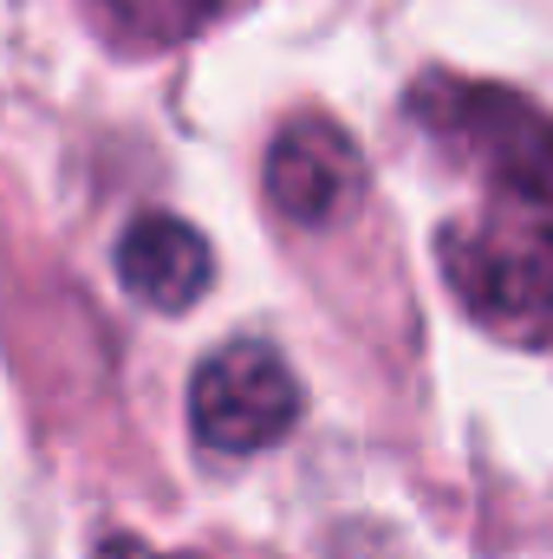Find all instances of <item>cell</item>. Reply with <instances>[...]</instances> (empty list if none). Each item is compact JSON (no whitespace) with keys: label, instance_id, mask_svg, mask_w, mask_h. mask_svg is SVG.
Masks as SVG:
<instances>
[{"label":"cell","instance_id":"1","mask_svg":"<svg viewBox=\"0 0 553 559\" xmlns=\"http://www.w3.org/2000/svg\"><path fill=\"white\" fill-rule=\"evenodd\" d=\"M515 215H469L443 228L436 254L456 299L515 338H553V209L508 195Z\"/></svg>","mask_w":553,"mask_h":559},{"label":"cell","instance_id":"2","mask_svg":"<svg viewBox=\"0 0 553 559\" xmlns=\"http://www.w3.org/2000/svg\"><path fill=\"white\" fill-rule=\"evenodd\" d=\"M411 105L416 118H430L436 138H449L462 156H475L502 195L553 209V118H541L528 98L462 85V79H423Z\"/></svg>","mask_w":553,"mask_h":559},{"label":"cell","instance_id":"3","mask_svg":"<svg viewBox=\"0 0 553 559\" xmlns=\"http://www.w3.org/2000/svg\"><path fill=\"white\" fill-rule=\"evenodd\" d=\"M299 423V378L274 345L235 338L202 358L189 384V429L215 455H261Z\"/></svg>","mask_w":553,"mask_h":559},{"label":"cell","instance_id":"4","mask_svg":"<svg viewBox=\"0 0 553 559\" xmlns=\"http://www.w3.org/2000/svg\"><path fill=\"white\" fill-rule=\"evenodd\" d=\"M268 195L286 222L299 228H332L339 215L358 209L365 195V156L326 118H299L286 124L268 150Z\"/></svg>","mask_w":553,"mask_h":559},{"label":"cell","instance_id":"5","mask_svg":"<svg viewBox=\"0 0 553 559\" xmlns=\"http://www.w3.org/2000/svg\"><path fill=\"white\" fill-rule=\"evenodd\" d=\"M118 280L150 312H189L215 280V254L183 215H138L118 241Z\"/></svg>","mask_w":553,"mask_h":559},{"label":"cell","instance_id":"6","mask_svg":"<svg viewBox=\"0 0 553 559\" xmlns=\"http://www.w3.org/2000/svg\"><path fill=\"white\" fill-rule=\"evenodd\" d=\"M138 39H183V33H196L222 0H105Z\"/></svg>","mask_w":553,"mask_h":559},{"label":"cell","instance_id":"7","mask_svg":"<svg viewBox=\"0 0 553 559\" xmlns=\"http://www.w3.org/2000/svg\"><path fill=\"white\" fill-rule=\"evenodd\" d=\"M105 559H202V554H156V547H143V540H111Z\"/></svg>","mask_w":553,"mask_h":559}]
</instances>
